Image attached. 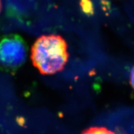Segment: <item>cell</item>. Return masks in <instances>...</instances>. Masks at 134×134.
I'll use <instances>...</instances> for the list:
<instances>
[{"mask_svg": "<svg viewBox=\"0 0 134 134\" xmlns=\"http://www.w3.org/2000/svg\"><path fill=\"white\" fill-rule=\"evenodd\" d=\"M68 57V45L58 35L42 36L32 47V62L42 75H53L62 71Z\"/></svg>", "mask_w": 134, "mask_h": 134, "instance_id": "1", "label": "cell"}, {"mask_svg": "<svg viewBox=\"0 0 134 134\" xmlns=\"http://www.w3.org/2000/svg\"><path fill=\"white\" fill-rule=\"evenodd\" d=\"M82 9L85 13L91 14L93 13V6L89 0H82L81 2Z\"/></svg>", "mask_w": 134, "mask_h": 134, "instance_id": "5", "label": "cell"}, {"mask_svg": "<svg viewBox=\"0 0 134 134\" xmlns=\"http://www.w3.org/2000/svg\"><path fill=\"white\" fill-rule=\"evenodd\" d=\"M6 13L18 19L28 18L34 12L37 0H3Z\"/></svg>", "mask_w": 134, "mask_h": 134, "instance_id": "3", "label": "cell"}, {"mask_svg": "<svg viewBox=\"0 0 134 134\" xmlns=\"http://www.w3.org/2000/svg\"><path fill=\"white\" fill-rule=\"evenodd\" d=\"M27 46L18 34L0 37V70L14 73L24 65L27 57Z\"/></svg>", "mask_w": 134, "mask_h": 134, "instance_id": "2", "label": "cell"}, {"mask_svg": "<svg viewBox=\"0 0 134 134\" xmlns=\"http://www.w3.org/2000/svg\"><path fill=\"white\" fill-rule=\"evenodd\" d=\"M81 134H116L107 127L102 126L90 127L84 130Z\"/></svg>", "mask_w": 134, "mask_h": 134, "instance_id": "4", "label": "cell"}, {"mask_svg": "<svg viewBox=\"0 0 134 134\" xmlns=\"http://www.w3.org/2000/svg\"><path fill=\"white\" fill-rule=\"evenodd\" d=\"M1 9H2V3H1V0H0V13H1Z\"/></svg>", "mask_w": 134, "mask_h": 134, "instance_id": "7", "label": "cell"}, {"mask_svg": "<svg viewBox=\"0 0 134 134\" xmlns=\"http://www.w3.org/2000/svg\"><path fill=\"white\" fill-rule=\"evenodd\" d=\"M130 83L132 88L134 90V66L132 68L131 71H130Z\"/></svg>", "mask_w": 134, "mask_h": 134, "instance_id": "6", "label": "cell"}]
</instances>
